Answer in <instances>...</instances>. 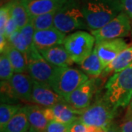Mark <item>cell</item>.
Returning a JSON list of instances; mask_svg holds the SVG:
<instances>
[{
  "label": "cell",
  "instance_id": "1",
  "mask_svg": "<svg viewBox=\"0 0 132 132\" xmlns=\"http://www.w3.org/2000/svg\"><path fill=\"white\" fill-rule=\"evenodd\" d=\"M103 98L116 111L126 108L132 98V65L109 77Z\"/></svg>",
  "mask_w": 132,
  "mask_h": 132
},
{
  "label": "cell",
  "instance_id": "2",
  "mask_svg": "<svg viewBox=\"0 0 132 132\" xmlns=\"http://www.w3.org/2000/svg\"><path fill=\"white\" fill-rule=\"evenodd\" d=\"M81 11L90 31L102 28L123 12L121 5L106 0H81Z\"/></svg>",
  "mask_w": 132,
  "mask_h": 132
},
{
  "label": "cell",
  "instance_id": "3",
  "mask_svg": "<svg viewBox=\"0 0 132 132\" xmlns=\"http://www.w3.org/2000/svg\"><path fill=\"white\" fill-rule=\"evenodd\" d=\"M89 79L83 71L71 67H54L49 85L65 101L79 86Z\"/></svg>",
  "mask_w": 132,
  "mask_h": 132
},
{
  "label": "cell",
  "instance_id": "4",
  "mask_svg": "<svg viewBox=\"0 0 132 132\" xmlns=\"http://www.w3.org/2000/svg\"><path fill=\"white\" fill-rule=\"evenodd\" d=\"M54 27L65 34L76 29H89L81 11V0H68L57 11Z\"/></svg>",
  "mask_w": 132,
  "mask_h": 132
},
{
  "label": "cell",
  "instance_id": "5",
  "mask_svg": "<svg viewBox=\"0 0 132 132\" xmlns=\"http://www.w3.org/2000/svg\"><path fill=\"white\" fill-rule=\"evenodd\" d=\"M95 43L92 34L79 30L66 36L63 46L73 62L79 65L92 53Z\"/></svg>",
  "mask_w": 132,
  "mask_h": 132
},
{
  "label": "cell",
  "instance_id": "6",
  "mask_svg": "<svg viewBox=\"0 0 132 132\" xmlns=\"http://www.w3.org/2000/svg\"><path fill=\"white\" fill-rule=\"evenodd\" d=\"M116 112L104 98L99 99L85 109L79 120L87 126L107 128L112 123Z\"/></svg>",
  "mask_w": 132,
  "mask_h": 132
},
{
  "label": "cell",
  "instance_id": "7",
  "mask_svg": "<svg viewBox=\"0 0 132 132\" xmlns=\"http://www.w3.org/2000/svg\"><path fill=\"white\" fill-rule=\"evenodd\" d=\"M131 32V24L130 18L126 13L121 12L102 28L91 31V34L95 39V43H98L104 40L126 37Z\"/></svg>",
  "mask_w": 132,
  "mask_h": 132
},
{
  "label": "cell",
  "instance_id": "8",
  "mask_svg": "<svg viewBox=\"0 0 132 132\" xmlns=\"http://www.w3.org/2000/svg\"><path fill=\"white\" fill-rule=\"evenodd\" d=\"M27 72L35 81L49 85L54 67L51 65L34 45L27 55Z\"/></svg>",
  "mask_w": 132,
  "mask_h": 132
},
{
  "label": "cell",
  "instance_id": "9",
  "mask_svg": "<svg viewBox=\"0 0 132 132\" xmlns=\"http://www.w3.org/2000/svg\"><path fill=\"white\" fill-rule=\"evenodd\" d=\"M97 89L95 79H90L74 90L65 100L72 107L77 110H85L91 105V101Z\"/></svg>",
  "mask_w": 132,
  "mask_h": 132
},
{
  "label": "cell",
  "instance_id": "10",
  "mask_svg": "<svg viewBox=\"0 0 132 132\" xmlns=\"http://www.w3.org/2000/svg\"><path fill=\"white\" fill-rule=\"evenodd\" d=\"M95 47L97 50L101 64L105 69L123 50L128 47V46L123 39L117 38L95 43Z\"/></svg>",
  "mask_w": 132,
  "mask_h": 132
},
{
  "label": "cell",
  "instance_id": "11",
  "mask_svg": "<svg viewBox=\"0 0 132 132\" xmlns=\"http://www.w3.org/2000/svg\"><path fill=\"white\" fill-rule=\"evenodd\" d=\"M64 101L49 85L34 81L32 103L45 108H49Z\"/></svg>",
  "mask_w": 132,
  "mask_h": 132
},
{
  "label": "cell",
  "instance_id": "12",
  "mask_svg": "<svg viewBox=\"0 0 132 132\" xmlns=\"http://www.w3.org/2000/svg\"><path fill=\"white\" fill-rule=\"evenodd\" d=\"M65 38L66 34L59 31L54 27L45 30L35 31L33 43L38 51H43L63 44Z\"/></svg>",
  "mask_w": 132,
  "mask_h": 132
},
{
  "label": "cell",
  "instance_id": "13",
  "mask_svg": "<svg viewBox=\"0 0 132 132\" xmlns=\"http://www.w3.org/2000/svg\"><path fill=\"white\" fill-rule=\"evenodd\" d=\"M8 81L13 93L18 101L32 102L34 80L29 74L14 73Z\"/></svg>",
  "mask_w": 132,
  "mask_h": 132
},
{
  "label": "cell",
  "instance_id": "14",
  "mask_svg": "<svg viewBox=\"0 0 132 132\" xmlns=\"http://www.w3.org/2000/svg\"><path fill=\"white\" fill-rule=\"evenodd\" d=\"M30 18L57 12L68 0H23Z\"/></svg>",
  "mask_w": 132,
  "mask_h": 132
},
{
  "label": "cell",
  "instance_id": "15",
  "mask_svg": "<svg viewBox=\"0 0 132 132\" xmlns=\"http://www.w3.org/2000/svg\"><path fill=\"white\" fill-rule=\"evenodd\" d=\"M39 52L43 57L54 67H70L73 64V61L71 60L64 46H57Z\"/></svg>",
  "mask_w": 132,
  "mask_h": 132
},
{
  "label": "cell",
  "instance_id": "16",
  "mask_svg": "<svg viewBox=\"0 0 132 132\" xmlns=\"http://www.w3.org/2000/svg\"><path fill=\"white\" fill-rule=\"evenodd\" d=\"M54 120L60 123L71 125L79 120L83 111L73 109L65 101L58 103L52 107Z\"/></svg>",
  "mask_w": 132,
  "mask_h": 132
},
{
  "label": "cell",
  "instance_id": "17",
  "mask_svg": "<svg viewBox=\"0 0 132 132\" xmlns=\"http://www.w3.org/2000/svg\"><path fill=\"white\" fill-rule=\"evenodd\" d=\"M28 116L30 126L38 132H46L48 121L43 113V108L38 105L28 104L24 106Z\"/></svg>",
  "mask_w": 132,
  "mask_h": 132
},
{
  "label": "cell",
  "instance_id": "18",
  "mask_svg": "<svg viewBox=\"0 0 132 132\" xmlns=\"http://www.w3.org/2000/svg\"><path fill=\"white\" fill-rule=\"evenodd\" d=\"M132 65V46L123 50L103 71L104 76L120 72Z\"/></svg>",
  "mask_w": 132,
  "mask_h": 132
},
{
  "label": "cell",
  "instance_id": "19",
  "mask_svg": "<svg viewBox=\"0 0 132 132\" xmlns=\"http://www.w3.org/2000/svg\"><path fill=\"white\" fill-rule=\"evenodd\" d=\"M79 65L81 71H83L86 75L92 77H98L104 70L95 47H94L90 55L81 62Z\"/></svg>",
  "mask_w": 132,
  "mask_h": 132
},
{
  "label": "cell",
  "instance_id": "20",
  "mask_svg": "<svg viewBox=\"0 0 132 132\" xmlns=\"http://www.w3.org/2000/svg\"><path fill=\"white\" fill-rule=\"evenodd\" d=\"M11 7V15L21 29L30 21V15L23 0H8Z\"/></svg>",
  "mask_w": 132,
  "mask_h": 132
},
{
  "label": "cell",
  "instance_id": "21",
  "mask_svg": "<svg viewBox=\"0 0 132 132\" xmlns=\"http://www.w3.org/2000/svg\"><path fill=\"white\" fill-rule=\"evenodd\" d=\"M30 127L26 109L21 106L2 132H27Z\"/></svg>",
  "mask_w": 132,
  "mask_h": 132
},
{
  "label": "cell",
  "instance_id": "22",
  "mask_svg": "<svg viewBox=\"0 0 132 132\" xmlns=\"http://www.w3.org/2000/svg\"><path fill=\"white\" fill-rule=\"evenodd\" d=\"M4 52L8 57L15 73H25L27 71V60L23 53L10 46L9 43Z\"/></svg>",
  "mask_w": 132,
  "mask_h": 132
},
{
  "label": "cell",
  "instance_id": "23",
  "mask_svg": "<svg viewBox=\"0 0 132 132\" xmlns=\"http://www.w3.org/2000/svg\"><path fill=\"white\" fill-rule=\"evenodd\" d=\"M21 108V106L18 104H1L0 106V131H2L7 124L13 118Z\"/></svg>",
  "mask_w": 132,
  "mask_h": 132
},
{
  "label": "cell",
  "instance_id": "24",
  "mask_svg": "<svg viewBox=\"0 0 132 132\" xmlns=\"http://www.w3.org/2000/svg\"><path fill=\"white\" fill-rule=\"evenodd\" d=\"M56 13L57 12H52L46 14L31 17L30 21L32 24L35 30H45L54 27V21Z\"/></svg>",
  "mask_w": 132,
  "mask_h": 132
},
{
  "label": "cell",
  "instance_id": "25",
  "mask_svg": "<svg viewBox=\"0 0 132 132\" xmlns=\"http://www.w3.org/2000/svg\"><path fill=\"white\" fill-rule=\"evenodd\" d=\"M14 74V71L8 57L5 52L0 55V79L1 81H9Z\"/></svg>",
  "mask_w": 132,
  "mask_h": 132
},
{
  "label": "cell",
  "instance_id": "26",
  "mask_svg": "<svg viewBox=\"0 0 132 132\" xmlns=\"http://www.w3.org/2000/svg\"><path fill=\"white\" fill-rule=\"evenodd\" d=\"M8 43L10 46H12L13 47L16 48L17 50H19V52L23 53L24 55L27 57V55L28 54L29 51V48L27 46V43L24 40V37L22 36V35L20 32V30H17L16 32H15L7 40Z\"/></svg>",
  "mask_w": 132,
  "mask_h": 132
},
{
  "label": "cell",
  "instance_id": "27",
  "mask_svg": "<svg viewBox=\"0 0 132 132\" xmlns=\"http://www.w3.org/2000/svg\"><path fill=\"white\" fill-rule=\"evenodd\" d=\"M19 101L15 98L8 81H1V104H15Z\"/></svg>",
  "mask_w": 132,
  "mask_h": 132
},
{
  "label": "cell",
  "instance_id": "28",
  "mask_svg": "<svg viewBox=\"0 0 132 132\" xmlns=\"http://www.w3.org/2000/svg\"><path fill=\"white\" fill-rule=\"evenodd\" d=\"M11 16V7L9 2L2 5L0 9V35H5L6 24Z\"/></svg>",
  "mask_w": 132,
  "mask_h": 132
},
{
  "label": "cell",
  "instance_id": "29",
  "mask_svg": "<svg viewBox=\"0 0 132 132\" xmlns=\"http://www.w3.org/2000/svg\"><path fill=\"white\" fill-rule=\"evenodd\" d=\"M20 32L24 37L25 41L27 43V46L29 48L32 47L34 43H33V38H34V34H35V29L33 27V25L31 22V21L29 22L24 27L19 29Z\"/></svg>",
  "mask_w": 132,
  "mask_h": 132
},
{
  "label": "cell",
  "instance_id": "30",
  "mask_svg": "<svg viewBox=\"0 0 132 132\" xmlns=\"http://www.w3.org/2000/svg\"><path fill=\"white\" fill-rule=\"evenodd\" d=\"M71 125L53 120L48 123L46 132H70Z\"/></svg>",
  "mask_w": 132,
  "mask_h": 132
},
{
  "label": "cell",
  "instance_id": "31",
  "mask_svg": "<svg viewBox=\"0 0 132 132\" xmlns=\"http://www.w3.org/2000/svg\"><path fill=\"white\" fill-rule=\"evenodd\" d=\"M17 30H19L18 29V26L15 23V20L12 17V15L10 16V18L8 20L7 23L6 24V27H5V38L7 40H8L10 37L15 32H16Z\"/></svg>",
  "mask_w": 132,
  "mask_h": 132
},
{
  "label": "cell",
  "instance_id": "32",
  "mask_svg": "<svg viewBox=\"0 0 132 132\" xmlns=\"http://www.w3.org/2000/svg\"><path fill=\"white\" fill-rule=\"evenodd\" d=\"M120 4L123 12L132 19V0H120Z\"/></svg>",
  "mask_w": 132,
  "mask_h": 132
},
{
  "label": "cell",
  "instance_id": "33",
  "mask_svg": "<svg viewBox=\"0 0 132 132\" xmlns=\"http://www.w3.org/2000/svg\"><path fill=\"white\" fill-rule=\"evenodd\" d=\"M70 132H88L87 126L79 120L72 123L70 127Z\"/></svg>",
  "mask_w": 132,
  "mask_h": 132
},
{
  "label": "cell",
  "instance_id": "34",
  "mask_svg": "<svg viewBox=\"0 0 132 132\" xmlns=\"http://www.w3.org/2000/svg\"><path fill=\"white\" fill-rule=\"evenodd\" d=\"M120 127L121 132H132V117L124 118Z\"/></svg>",
  "mask_w": 132,
  "mask_h": 132
},
{
  "label": "cell",
  "instance_id": "35",
  "mask_svg": "<svg viewBox=\"0 0 132 132\" xmlns=\"http://www.w3.org/2000/svg\"><path fill=\"white\" fill-rule=\"evenodd\" d=\"M43 113L46 118L47 119L48 122H51L54 120V113L52 111V107L49 108H43Z\"/></svg>",
  "mask_w": 132,
  "mask_h": 132
},
{
  "label": "cell",
  "instance_id": "36",
  "mask_svg": "<svg viewBox=\"0 0 132 132\" xmlns=\"http://www.w3.org/2000/svg\"><path fill=\"white\" fill-rule=\"evenodd\" d=\"M7 45H8L7 40L5 38V36L0 35V52H1V53L4 52L5 48L7 46Z\"/></svg>",
  "mask_w": 132,
  "mask_h": 132
},
{
  "label": "cell",
  "instance_id": "37",
  "mask_svg": "<svg viewBox=\"0 0 132 132\" xmlns=\"http://www.w3.org/2000/svg\"><path fill=\"white\" fill-rule=\"evenodd\" d=\"M87 126V129L88 132H106L107 131V128H101L96 127V126Z\"/></svg>",
  "mask_w": 132,
  "mask_h": 132
},
{
  "label": "cell",
  "instance_id": "38",
  "mask_svg": "<svg viewBox=\"0 0 132 132\" xmlns=\"http://www.w3.org/2000/svg\"><path fill=\"white\" fill-rule=\"evenodd\" d=\"M106 132H121L120 131V127H119L117 124L112 123L107 127V131Z\"/></svg>",
  "mask_w": 132,
  "mask_h": 132
},
{
  "label": "cell",
  "instance_id": "39",
  "mask_svg": "<svg viewBox=\"0 0 132 132\" xmlns=\"http://www.w3.org/2000/svg\"><path fill=\"white\" fill-rule=\"evenodd\" d=\"M130 117H132V98L128 106L126 113L125 115V118H130Z\"/></svg>",
  "mask_w": 132,
  "mask_h": 132
},
{
  "label": "cell",
  "instance_id": "40",
  "mask_svg": "<svg viewBox=\"0 0 132 132\" xmlns=\"http://www.w3.org/2000/svg\"><path fill=\"white\" fill-rule=\"evenodd\" d=\"M109 2H112V3H114V4H116V5H121L120 4V0H106Z\"/></svg>",
  "mask_w": 132,
  "mask_h": 132
},
{
  "label": "cell",
  "instance_id": "41",
  "mask_svg": "<svg viewBox=\"0 0 132 132\" xmlns=\"http://www.w3.org/2000/svg\"><path fill=\"white\" fill-rule=\"evenodd\" d=\"M27 132H38V131H35V130L34 128H32V127H30V128H29Z\"/></svg>",
  "mask_w": 132,
  "mask_h": 132
},
{
  "label": "cell",
  "instance_id": "42",
  "mask_svg": "<svg viewBox=\"0 0 132 132\" xmlns=\"http://www.w3.org/2000/svg\"><path fill=\"white\" fill-rule=\"evenodd\" d=\"M131 35H132V23H131Z\"/></svg>",
  "mask_w": 132,
  "mask_h": 132
},
{
  "label": "cell",
  "instance_id": "43",
  "mask_svg": "<svg viewBox=\"0 0 132 132\" xmlns=\"http://www.w3.org/2000/svg\"><path fill=\"white\" fill-rule=\"evenodd\" d=\"M2 1H3V0H2Z\"/></svg>",
  "mask_w": 132,
  "mask_h": 132
}]
</instances>
